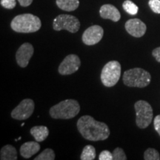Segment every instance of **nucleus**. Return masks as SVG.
Returning <instances> with one entry per match:
<instances>
[{
  "instance_id": "nucleus-21",
  "label": "nucleus",
  "mask_w": 160,
  "mask_h": 160,
  "mask_svg": "<svg viewBox=\"0 0 160 160\" xmlns=\"http://www.w3.org/2000/svg\"><path fill=\"white\" fill-rule=\"evenodd\" d=\"M144 159L145 160H159V153L154 148H148L144 153Z\"/></svg>"
},
{
  "instance_id": "nucleus-10",
  "label": "nucleus",
  "mask_w": 160,
  "mask_h": 160,
  "mask_svg": "<svg viewBox=\"0 0 160 160\" xmlns=\"http://www.w3.org/2000/svg\"><path fill=\"white\" fill-rule=\"evenodd\" d=\"M104 30L99 25H93L86 29L83 33L82 39L86 45H94L102 39Z\"/></svg>"
},
{
  "instance_id": "nucleus-24",
  "label": "nucleus",
  "mask_w": 160,
  "mask_h": 160,
  "mask_svg": "<svg viewBox=\"0 0 160 160\" xmlns=\"http://www.w3.org/2000/svg\"><path fill=\"white\" fill-rule=\"evenodd\" d=\"M1 5L6 9H13L17 5L16 0H1Z\"/></svg>"
},
{
  "instance_id": "nucleus-1",
  "label": "nucleus",
  "mask_w": 160,
  "mask_h": 160,
  "mask_svg": "<svg viewBox=\"0 0 160 160\" xmlns=\"http://www.w3.org/2000/svg\"><path fill=\"white\" fill-rule=\"evenodd\" d=\"M77 126L81 135L89 141H104L111 133L108 126L105 123L97 121L88 115L80 117Z\"/></svg>"
},
{
  "instance_id": "nucleus-11",
  "label": "nucleus",
  "mask_w": 160,
  "mask_h": 160,
  "mask_svg": "<svg viewBox=\"0 0 160 160\" xmlns=\"http://www.w3.org/2000/svg\"><path fill=\"white\" fill-rule=\"evenodd\" d=\"M33 53L34 49L31 43L25 42L21 45L16 53V59L19 67L23 68L27 67Z\"/></svg>"
},
{
  "instance_id": "nucleus-3",
  "label": "nucleus",
  "mask_w": 160,
  "mask_h": 160,
  "mask_svg": "<svg viewBox=\"0 0 160 160\" xmlns=\"http://www.w3.org/2000/svg\"><path fill=\"white\" fill-rule=\"evenodd\" d=\"M79 111L80 105L77 100L66 99L51 107L49 113L53 119H70L75 117Z\"/></svg>"
},
{
  "instance_id": "nucleus-6",
  "label": "nucleus",
  "mask_w": 160,
  "mask_h": 160,
  "mask_svg": "<svg viewBox=\"0 0 160 160\" xmlns=\"http://www.w3.org/2000/svg\"><path fill=\"white\" fill-rule=\"evenodd\" d=\"M136 123L138 128L144 129L148 128L153 119V108L148 102L139 100L134 104Z\"/></svg>"
},
{
  "instance_id": "nucleus-12",
  "label": "nucleus",
  "mask_w": 160,
  "mask_h": 160,
  "mask_svg": "<svg viewBox=\"0 0 160 160\" xmlns=\"http://www.w3.org/2000/svg\"><path fill=\"white\" fill-rule=\"evenodd\" d=\"M125 30L130 35L136 38H139L145 35L147 27L142 21L139 19H131L125 23Z\"/></svg>"
},
{
  "instance_id": "nucleus-15",
  "label": "nucleus",
  "mask_w": 160,
  "mask_h": 160,
  "mask_svg": "<svg viewBox=\"0 0 160 160\" xmlns=\"http://www.w3.org/2000/svg\"><path fill=\"white\" fill-rule=\"evenodd\" d=\"M31 134L38 142H43L49 135V130L46 126H34L31 129Z\"/></svg>"
},
{
  "instance_id": "nucleus-2",
  "label": "nucleus",
  "mask_w": 160,
  "mask_h": 160,
  "mask_svg": "<svg viewBox=\"0 0 160 160\" xmlns=\"http://www.w3.org/2000/svg\"><path fill=\"white\" fill-rule=\"evenodd\" d=\"M41 20L37 16L31 13L18 15L11 21V27L17 33H34L41 28Z\"/></svg>"
},
{
  "instance_id": "nucleus-9",
  "label": "nucleus",
  "mask_w": 160,
  "mask_h": 160,
  "mask_svg": "<svg viewBox=\"0 0 160 160\" xmlns=\"http://www.w3.org/2000/svg\"><path fill=\"white\" fill-rule=\"evenodd\" d=\"M81 61L77 55L69 54L66 57L59 66L58 71L61 75H71L79 70Z\"/></svg>"
},
{
  "instance_id": "nucleus-4",
  "label": "nucleus",
  "mask_w": 160,
  "mask_h": 160,
  "mask_svg": "<svg viewBox=\"0 0 160 160\" xmlns=\"http://www.w3.org/2000/svg\"><path fill=\"white\" fill-rule=\"evenodd\" d=\"M123 82L128 87L145 88L151 83V76L149 72L140 68H135L125 71Z\"/></svg>"
},
{
  "instance_id": "nucleus-20",
  "label": "nucleus",
  "mask_w": 160,
  "mask_h": 160,
  "mask_svg": "<svg viewBox=\"0 0 160 160\" xmlns=\"http://www.w3.org/2000/svg\"><path fill=\"white\" fill-rule=\"evenodd\" d=\"M55 153L53 149L46 148L34 158V160H53L55 159Z\"/></svg>"
},
{
  "instance_id": "nucleus-18",
  "label": "nucleus",
  "mask_w": 160,
  "mask_h": 160,
  "mask_svg": "<svg viewBox=\"0 0 160 160\" xmlns=\"http://www.w3.org/2000/svg\"><path fill=\"white\" fill-rule=\"evenodd\" d=\"M96 149L91 145H86L82 150L80 159L82 160H93L96 157Z\"/></svg>"
},
{
  "instance_id": "nucleus-16",
  "label": "nucleus",
  "mask_w": 160,
  "mask_h": 160,
  "mask_svg": "<svg viewBox=\"0 0 160 160\" xmlns=\"http://www.w3.org/2000/svg\"><path fill=\"white\" fill-rule=\"evenodd\" d=\"M0 159L1 160H17V149L11 145H5L0 151Z\"/></svg>"
},
{
  "instance_id": "nucleus-14",
  "label": "nucleus",
  "mask_w": 160,
  "mask_h": 160,
  "mask_svg": "<svg viewBox=\"0 0 160 160\" xmlns=\"http://www.w3.org/2000/svg\"><path fill=\"white\" fill-rule=\"evenodd\" d=\"M40 145L38 142H27L21 145L20 148V155L25 158L29 159L38 153L40 150Z\"/></svg>"
},
{
  "instance_id": "nucleus-26",
  "label": "nucleus",
  "mask_w": 160,
  "mask_h": 160,
  "mask_svg": "<svg viewBox=\"0 0 160 160\" xmlns=\"http://www.w3.org/2000/svg\"><path fill=\"white\" fill-rule=\"evenodd\" d=\"M153 125H154V128L156 131L157 132L158 134L160 136V114L157 115L154 118L153 120Z\"/></svg>"
},
{
  "instance_id": "nucleus-27",
  "label": "nucleus",
  "mask_w": 160,
  "mask_h": 160,
  "mask_svg": "<svg viewBox=\"0 0 160 160\" xmlns=\"http://www.w3.org/2000/svg\"><path fill=\"white\" fill-rule=\"evenodd\" d=\"M152 55L158 62H160V47L153 49V51H152Z\"/></svg>"
},
{
  "instance_id": "nucleus-25",
  "label": "nucleus",
  "mask_w": 160,
  "mask_h": 160,
  "mask_svg": "<svg viewBox=\"0 0 160 160\" xmlns=\"http://www.w3.org/2000/svg\"><path fill=\"white\" fill-rule=\"evenodd\" d=\"M99 160H113V153L109 151H103L100 153L99 156Z\"/></svg>"
},
{
  "instance_id": "nucleus-7",
  "label": "nucleus",
  "mask_w": 160,
  "mask_h": 160,
  "mask_svg": "<svg viewBox=\"0 0 160 160\" xmlns=\"http://www.w3.org/2000/svg\"><path fill=\"white\" fill-rule=\"evenodd\" d=\"M53 28L57 31L66 30L70 33H74L79 31L80 22L74 16L60 14L53 20Z\"/></svg>"
},
{
  "instance_id": "nucleus-13",
  "label": "nucleus",
  "mask_w": 160,
  "mask_h": 160,
  "mask_svg": "<svg viewBox=\"0 0 160 160\" xmlns=\"http://www.w3.org/2000/svg\"><path fill=\"white\" fill-rule=\"evenodd\" d=\"M99 14L100 17L103 19H111L115 22L119 21L121 18L119 10L115 6L110 5V4H106V5H104L100 8Z\"/></svg>"
},
{
  "instance_id": "nucleus-19",
  "label": "nucleus",
  "mask_w": 160,
  "mask_h": 160,
  "mask_svg": "<svg viewBox=\"0 0 160 160\" xmlns=\"http://www.w3.org/2000/svg\"><path fill=\"white\" fill-rule=\"evenodd\" d=\"M122 8L130 15L137 14L138 11H139L138 6L131 0H125L122 4Z\"/></svg>"
},
{
  "instance_id": "nucleus-28",
  "label": "nucleus",
  "mask_w": 160,
  "mask_h": 160,
  "mask_svg": "<svg viewBox=\"0 0 160 160\" xmlns=\"http://www.w3.org/2000/svg\"><path fill=\"white\" fill-rule=\"evenodd\" d=\"M17 1L19 2L20 5L22 7H28L33 2V0H17Z\"/></svg>"
},
{
  "instance_id": "nucleus-23",
  "label": "nucleus",
  "mask_w": 160,
  "mask_h": 160,
  "mask_svg": "<svg viewBox=\"0 0 160 160\" xmlns=\"http://www.w3.org/2000/svg\"><path fill=\"white\" fill-rule=\"evenodd\" d=\"M148 5L152 11L160 14V0H149Z\"/></svg>"
},
{
  "instance_id": "nucleus-8",
  "label": "nucleus",
  "mask_w": 160,
  "mask_h": 160,
  "mask_svg": "<svg viewBox=\"0 0 160 160\" xmlns=\"http://www.w3.org/2000/svg\"><path fill=\"white\" fill-rule=\"evenodd\" d=\"M34 111V102L31 99H25L18 105L11 112V117L17 120H25L31 117Z\"/></svg>"
},
{
  "instance_id": "nucleus-5",
  "label": "nucleus",
  "mask_w": 160,
  "mask_h": 160,
  "mask_svg": "<svg viewBox=\"0 0 160 160\" xmlns=\"http://www.w3.org/2000/svg\"><path fill=\"white\" fill-rule=\"evenodd\" d=\"M121 65L118 61H110L104 66L101 73V81L105 87H113L121 77Z\"/></svg>"
},
{
  "instance_id": "nucleus-22",
  "label": "nucleus",
  "mask_w": 160,
  "mask_h": 160,
  "mask_svg": "<svg viewBox=\"0 0 160 160\" xmlns=\"http://www.w3.org/2000/svg\"><path fill=\"white\" fill-rule=\"evenodd\" d=\"M113 153V160H126L127 159V157H126L125 152H124L123 149L120 148H117L113 150L112 152Z\"/></svg>"
},
{
  "instance_id": "nucleus-17",
  "label": "nucleus",
  "mask_w": 160,
  "mask_h": 160,
  "mask_svg": "<svg viewBox=\"0 0 160 160\" xmlns=\"http://www.w3.org/2000/svg\"><path fill=\"white\" fill-rule=\"evenodd\" d=\"M56 3L60 9L65 11H73L79 5V0H57Z\"/></svg>"
}]
</instances>
